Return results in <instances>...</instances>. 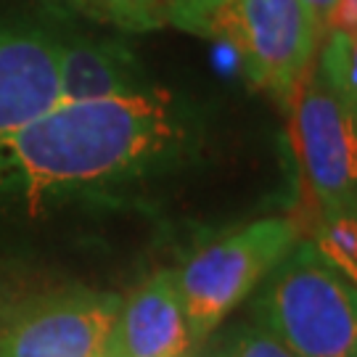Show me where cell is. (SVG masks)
Instances as JSON below:
<instances>
[{
    "label": "cell",
    "mask_w": 357,
    "mask_h": 357,
    "mask_svg": "<svg viewBox=\"0 0 357 357\" xmlns=\"http://www.w3.org/2000/svg\"><path fill=\"white\" fill-rule=\"evenodd\" d=\"M191 116L175 93L149 85L125 96L59 101L0 153V183L26 202L141 178L178 156Z\"/></svg>",
    "instance_id": "obj_1"
},
{
    "label": "cell",
    "mask_w": 357,
    "mask_h": 357,
    "mask_svg": "<svg viewBox=\"0 0 357 357\" xmlns=\"http://www.w3.org/2000/svg\"><path fill=\"white\" fill-rule=\"evenodd\" d=\"M191 349L178 273L159 270L122 299L109 357H188Z\"/></svg>",
    "instance_id": "obj_8"
},
{
    "label": "cell",
    "mask_w": 357,
    "mask_h": 357,
    "mask_svg": "<svg viewBox=\"0 0 357 357\" xmlns=\"http://www.w3.org/2000/svg\"><path fill=\"white\" fill-rule=\"evenodd\" d=\"M302 3H305V8L310 11V16L315 19L320 35H323V26H326V19H328V11H331L333 0H302Z\"/></svg>",
    "instance_id": "obj_16"
},
{
    "label": "cell",
    "mask_w": 357,
    "mask_h": 357,
    "mask_svg": "<svg viewBox=\"0 0 357 357\" xmlns=\"http://www.w3.org/2000/svg\"><path fill=\"white\" fill-rule=\"evenodd\" d=\"M294 246L296 225L291 220L262 217L202 246L175 270L193 347L204 344Z\"/></svg>",
    "instance_id": "obj_3"
},
{
    "label": "cell",
    "mask_w": 357,
    "mask_h": 357,
    "mask_svg": "<svg viewBox=\"0 0 357 357\" xmlns=\"http://www.w3.org/2000/svg\"><path fill=\"white\" fill-rule=\"evenodd\" d=\"M159 3H162L167 24L193 35H206L212 16L225 0H159Z\"/></svg>",
    "instance_id": "obj_14"
},
{
    "label": "cell",
    "mask_w": 357,
    "mask_h": 357,
    "mask_svg": "<svg viewBox=\"0 0 357 357\" xmlns=\"http://www.w3.org/2000/svg\"><path fill=\"white\" fill-rule=\"evenodd\" d=\"M61 101H90L149 88L135 59L114 43L79 40L59 45Z\"/></svg>",
    "instance_id": "obj_9"
},
{
    "label": "cell",
    "mask_w": 357,
    "mask_h": 357,
    "mask_svg": "<svg viewBox=\"0 0 357 357\" xmlns=\"http://www.w3.org/2000/svg\"><path fill=\"white\" fill-rule=\"evenodd\" d=\"M315 72L357 116V35L328 32Z\"/></svg>",
    "instance_id": "obj_11"
},
{
    "label": "cell",
    "mask_w": 357,
    "mask_h": 357,
    "mask_svg": "<svg viewBox=\"0 0 357 357\" xmlns=\"http://www.w3.org/2000/svg\"><path fill=\"white\" fill-rule=\"evenodd\" d=\"M310 243L349 286L357 289V209L323 215Z\"/></svg>",
    "instance_id": "obj_10"
},
{
    "label": "cell",
    "mask_w": 357,
    "mask_h": 357,
    "mask_svg": "<svg viewBox=\"0 0 357 357\" xmlns=\"http://www.w3.org/2000/svg\"><path fill=\"white\" fill-rule=\"evenodd\" d=\"M206 35L236 51L252 88L291 98L312 64L320 29L302 0H225Z\"/></svg>",
    "instance_id": "obj_4"
},
{
    "label": "cell",
    "mask_w": 357,
    "mask_h": 357,
    "mask_svg": "<svg viewBox=\"0 0 357 357\" xmlns=\"http://www.w3.org/2000/svg\"><path fill=\"white\" fill-rule=\"evenodd\" d=\"M93 19L125 32H153L167 24L159 0H75Z\"/></svg>",
    "instance_id": "obj_12"
},
{
    "label": "cell",
    "mask_w": 357,
    "mask_h": 357,
    "mask_svg": "<svg viewBox=\"0 0 357 357\" xmlns=\"http://www.w3.org/2000/svg\"><path fill=\"white\" fill-rule=\"evenodd\" d=\"M122 296L61 286L0 307V357H109Z\"/></svg>",
    "instance_id": "obj_5"
},
{
    "label": "cell",
    "mask_w": 357,
    "mask_h": 357,
    "mask_svg": "<svg viewBox=\"0 0 357 357\" xmlns=\"http://www.w3.org/2000/svg\"><path fill=\"white\" fill-rule=\"evenodd\" d=\"M289 101L294 149L323 215L357 209V116L315 69L302 75Z\"/></svg>",
    "instance_id": "obj_6"
},
{
    "label": "cell",
    "mask_w": 357,
    "mask_h": 357,
    "mask_svg": "<svg viewBox=\"0 0 357 357\" xmlns=\"http://www.w3.org/2000/svg\"><path fill=\"white\" fill-rule=\"evenodd\" d=\"M257 318L299 357H357V289L296 243L270 273Z\"/></svg>",
    "instance_id": "obj_2"
},
{
    "label": "cell",
    "mask_w": 357,
    "mask_h": 357,
    "mask_svg": "<svg viewBox=\"0 0 357 357\" xmlns=\"http://www.w3.org/2000/svg\"><path fill=\"white\" fill-rule=\"evenodd\" d=\"M199 357H299L262 323H243Z\"/></svg>",
    "instance_id": "obj_13"
},
{
    "label": "cell",
    "mask_w": 357,
    "mask_h": 357,
    "mask_svg": "<svg viewBox=\"0 0 357 357\" xmlns=\"http://www.w3.org/2000/svg\"><path fill=\"white\" fill-rule=\"evenodd\" d=\"M323 32L357 35V0H333Z\"/></svg>",
    "instance_id": "obj_15"
},
{
    "label": "cell",
    "mask_w": 357,
    "mask_h": 357,
    "mask_svg": "<svg viewBox=\"0 0 357 357\" xmlns=\"http://www.w3.org/2000/svg\"><path fill=\"white\" fill-rule=\"evenodd\" d=\"M59 101V43L0 29V153L19 130Z\"/></svg>",
    "instance_id": "obj_7"
}]
</instances>
